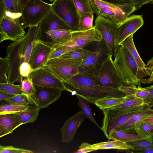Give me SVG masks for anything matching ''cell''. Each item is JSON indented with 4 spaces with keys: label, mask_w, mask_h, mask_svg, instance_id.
I'll use <instances>...</instances> for the list:
<instances>
[{
    "label": "cell",
    "mask_w": 153,
    "mask_h": 153,
    "mask_svg": "<svg viewBox=\"0 0 153 153\" xmlns=\"http://www.w3.org/2000/svg\"><path fill=\"white\" fill-rule=\"evenodd\" d=\"M52 10L67 25L72 31L78 30L79 15L72 0H54Z\"/></svg>",
    "instance_id": "obj_10"
},
{
    "label": "cell",
    "mask_w": 153,
    "mask_h": 153,
    "mask_svg": "<svg viewBox=\"0 0 153 153\" xmlns=\"http://www.w3.org/2000/svg\"><path fill=\"white\" fill-rule=\"evenodd\" d=\"M117 24L101 16H97L94 26L101 34L107 49V54L114 55V34Z\"/></svg>",
    "instance_id": "obj_15"
},
{
    "label": "cell",
    "mask_w": 153,
    "mask_h": 153,
    "mask_svg": "<svg viewBox=\"0 0 153 153\" xmlns=\"http://www.w3.org/2000/svg\"><path fill=\"white\" fill-rule=\"evenodd\" d=\"M22 125L19 113L0 115V137L11 133Z\"/></svg>",
    "instance_id": "obj_19"
},
{
    "label": "cell",
    "mask_w": 153,
    "mask_h": 153,
    "mask_svg": "<svg viewBox=\"0 0 153 153\" xmlns=\"http://www.w3.org/2000/svg\"><path fill=\"white\" fill-rule=\"evenodd\" d=\"M0 90L15 95L23 93L21 85L9 83H0Z\"/></svg>",
    "instance_id": "obj_38"
},
{
    "label": "cell",
    "mask_w": 153,
    "mask_h": 153,
    "mask_svg": "<svg viewBox=\"0 0 153 153\" xmlns=\"http://www.w3.org/2000/svg\"><path fill=\"white\" fill-rule=\"evenodd\" d=\"M149 92L147 96L143 99L144 104H146L149 102L153 98V85L146 87Z\"/></svg>",
    "instance_id": "obj_48"
},
{
    "label": "cell",
    "mask_w": 153,
    "mask_h": 153,
    "mask_svg": "<svg viewBox=\"0 0 153 153\" xmlns=\"http://www.w3.org/2000/svg\"><path fill=\"white\" fill-rule=\"evenodd\" d=\"M83 60L57 57L49 60L43 65L62 82L79 73Z\"/></svg>",
    "instance_id": "obj_8"
},
{
    "label": "cell",
    "mask_w": 153,
    "mask_h": 153,
    "mask_svg": "<svg viewBox=\"0 0 153 153\" xmlns=\"http://www.w3.org/2000/svg\"><path fill=\"white\" fill-rule=\"evenodd\" d=\"M146 104L150 108L153 107V98L149 102Z\"/></svg>",
    "instance_id": "obj_55"
},
{
    "label": "cell",
    "mask_w": 153,
    "mask_h": 153,
    "mask_svg": "<svg viewBox=\"0 0 153 153\" xmlns=\"http://www.w3.org/2000/svg\"><path fill=\"white\" fill-rule=\"evenodd\" d=\"M51 10V4L42 0H28L23 7L19 22L24 29L37 26Z\"/></svg>",
    "instance_id": "obj_7"
},
{
    "label": "cell",
    "mask_w": 153,
    "mask_h": 153,
    "mask_svg": "<svg viewBox=\"0 0 153 153\" xmlns=\"http://www.w3.org/2000/svg\"><path fill=\"white\" fill-rule=\"evenodd\" d=\"M40 36L45 32L58 30H69L67 25L52 10L39 24Z\"/></svg>",
    "instance_id": "obj_18"
},
{
    "label": "cell",
    "mask_w": 153,
    "mask_h": 153,
    "mask_svg": "<svg viewBox=\"0 0 153 153\" xmlns=\"http://www.w3.org/2000/svg\"><path fill=\"white\" fill-rule=\"evenodd\" d=\"M85 118L83 113L80 110L66 120L60 130L62 135L61 142L69 143L72 140L76 130Z\"/></svg>",
    "instance_id": "obj_17"
},
{
    "label": "cell",
    "mask_w": 153,
    "mask_h": 153,
    "mask_svg": "<svg viewBox=\"0 0 153 153\" xmlns=\"http://www.w3.org/2000/svg\"><path fill=\"white\" fill-rule=\"evenodd\" d=\"M92 11L101 16L118 24L136 10L134 5L117 6L100 0H89Z\"/></svg>",
    "instance_id": "obj_6"
},
{
    "label": "cell",
    "mask_w": 153,
    "mask_h": 153,
    "mask_svg": "<svg viewBox=\"0 0 153 153\" xmlns=\"http://www.w3.org/2000/svg\"><path fill=\"white\" fill-rule=\"evenodd\" d=\"M126 100L123 102L111 108L132 107L144 104L143 99L136 98L134 94L126 95Z\"/></svg>",
    "instance_id": "obj_37"
},
{
    "label": "cell",
    "mask_w": 153,
    "mask_h": 153,
    "mask_svg": "<svg viewBox=\"0 0 153 153\" xmlns=\"http://www.w3.org/2000/svg\"><path fill=\"white\" fill-rule=\"evenodd\" d=\"M9 68L7 56L0 57V83H8Z\"/></svg>",
    "instance_id": "obj_39"
},
{
    "label": "cell",
    "mask_w": 153,
    "mask_h": 153,
    "mask_svg": "<svg viewBox=\"0 0 153 153\" xmlns=\"http://www.w3.org/2000/svg\"><path fill=\"white\" fill-rule=\"evenodd\" d=\"M147 105L140 108L139 106L108 108L102 110L104 114L102 125L100 129L108 138L110 132L115 130L120 125Z\"/></svg>",
    "instance_id": "obj_5"
},
{
    "label": "cell",
    "mask_w": 153,
    "mask_h": 153,
    "mask_svg": "<svg viewBox=\"0 0 153 153\" xmlns=\"http://www.w3.org/2000/svg\"><path fill=\"white\" fill-rule=\"evenodd\" d=\"M6 12V6L4 0L0 1V20L5 16Z\"/></svg>",
    "instance_id": "obj_50"
},
{
    "label": "cell",
    "mask_w": 153,
    "mask_h": 153,
    "mask_svg": "<svg viewBox=\"0 0 153 153\" xmlns=\"http://www.w3.org/2000/svg\"><path fill=\"white\" fill-rule=\"evenodd\" d=\"M134 128L136 133L139 136L153 142L152 136L153 133V124L140 122L135 124Z\"/></svg>",
    "instance_id": "obj_28"
},
{
    "label": "cell",
    "mask_w": 153,
    "mask_h": 153,
    "mask_svg": "<svg viewBox=\"0 0 153 153\" xmlns=\"http://www.w3.org/2000/svg\"><path fill=\"white\" fill-rule=\"evenodd\" d=\"M40 38V30L39 25L29 27L24 36L22 53L24 62H29L30 55L35 41Z\"/></svg>",
    "instance_id": "obj_20"
},
{
    "label": "cell",
    "mask_w": 153,
    "mask_h": 153,
    "mask_svg": "<svg viewBox=\"0 0 153 153\" xmlns=\"http://www.w3.org/2000/svg\"><path fill=\"white\" fill-rule=\"evenodd\" d=\"M103 1L117 6L134 5L131 0H100Z\"/></svg>",
    "instance_id": "obj_44"
},
{
    "label": "cell",
    "mask_w": 153,
    "mask_h": 153,
    "mask_svg": "<svg viewBox=\"0 0 153 153\" xmlns=\"http://www.w3.org/2000/svg\"><path fill=\"white\" fill-rule=\"evenodd\" d=\"M28 0H4L6 12L5 16L19 22L23 7Z\"/></svg>",
    "instance_id": "obj_25"
},
{
    "label": "cell",
    "mask_w": 153,
    "mask_h": 153,
    "mask_svg": "<svg viewBox=\"0 0 153 153\" xmlns=\"http://www.w3.org/2000/svg\"><path fill=\"white\" fill-rule=\"evenodd\" d=\"M93 52L83 48H78L66 52L59 57L64 59H84L92 55Z\"/></svg>",
    "instance_id": "obj_30"
},
{
    "label": "cell",
    "mask_w": 153,
    "mask_h": 153,
    "mask_svg": "<svg viewBox=\"0 0 153 153\" xmlns=\"http://www.w3.org/2000/svg\"><path fill=\"white\" fill-rule=\"evenodd\" d=\"M16 95L0 90V101L12 98Z\"/></svg>",
    "instance_id": "obj_49"
},
{
    "label": "cell",
    "mask_w": 153,
    "mask_h": 153,
    "mask_svg": "<svg viewBox=\"0 0 153 153\" xmlns=\"http://www.w3.org/2000/svg\"><path fill=\"white\" fill-rule=\"evenodd\" d=\"M72 31L70 30H58L45 32L40 36L48 39L46 41L50 42L54 46L63 44L69 40L71 37Z\"/></svg>",
    "instance_id": "obj_22"
},
{
    "label": "cell",
    "mask_w": 153,
    "mask_h": 153,
    "mask_svg": "<svg viewBox=\"0 0 153 153\" xmlns=\"http://www.w3.org/2000/svg\"><path fill=\"white\" fill-rule=\"evenodd\" d=\"M137 152L145 153H153V148L148 149L140 151Z\"/></svg>",
    "instance_id": "obj_54"
},
{
    "label": "cell",
    "mask_w": 153,
    "mask_h": 153,
    "mask_svg": "<svg viewBox=\"0 0 153 153\" xmlns=\"http://www.w3.org/2000/svg\"><path fill=\"white\" fill-rule=\"evenodd\" d=\"M112 56L107 54L99 67L85 75L99 85L118 89L124 83L118 74Z\"/></svg>",
    "instance_id": "obj_4"
},
{
    "label": "cell",
    "mask_w": 153,
    "mask_h": 153,
    "mask_svg": "<svg viewBox=\"0 0 153 153\" xmlns=\"http://www.w3.org/2000/svg\"><path fill=\"white\" fill-rule=\"evenodd\" d=\"M133 34L123 41L120 45L126 47L129 51L130 54L135 60L141 72L145 77L150 76L146 65L140 57L136 49L133 40Z\"/></svg>",
    "instance_id": "obj_23"
},
{
    "label": "cell",
    "mask_w": 153,
    "mask_h": 153,
    "mask_svg": "<svg viewBox=\"0 0 153 153\" xmlns=\"http://www.w3.org/2000/svg\"><path fill=\"white\" fill-rule=\"evenodd\" d=\"M53 47L50 42L40 39L35 41L29 61L32 70L43 66L48 60Z\"/></svg>",
    "instance_id": "obj_12"
},
{
    "label": "cell",
    "mask_w": 153,
    "mask_h": 153,
    "mask_svg": "<svg viewBox=\"0 0 153 153\" xmlns=\"http://www.w3.org/2000/svg\"><path fill=\"white\" fill-rule=\"evenodd\" d=\"M36 90L35 96L37 108L41 109L46 108L59 99L62 89L35 86Z\"/></svg>",
    "instance_id": "obj_16"
},
{
    "label": "cell",
    "mask_w": 153,
    "mask_h": 153,
    "mask_svg": "<svg viewBox=\"0 0 153 153\" xmlns=\"http://www.w3.org/2000/svg\"><path fill=\"white\" fill-rule=\"evenodd\" d=\"M136 10H139L143 5L147 4H153V0H131Z\"/></svg>",
    "instance_id": "obj_47"
},
{
    "label": "cell",
    "mask_w": 153,
    "mask_h": 153,
    "mask_svg": "<svg viewBox=\"0 0 153 153\" xmlns=\"http://www.w3.org/2000/svg\"><path fill=\"white\" fill-rule=\"evenodd\" d=\"M144 24L143 15H133L117 24L114 34V55L121 43Z\"/></svg>",
    "instance_id": "obj_11"
},
{
    "label": "cell",
    "mask_w": 153,
    "mask_h": 153,
    "mask_svg": "<svg viewBox=\"0 0 153 153\" xmlns=\"http://www.w3.org/2000/svg\"><path fill=\"white\" fill-rule=\"evenodd\" d=\"M33 107L29 105H22L10 103L3 104L0 105V115L11 113H19Z\"/></svg>",
    "instance_id": "obj_33"
},
{
    "label": "cell",
    "mask_w": 153,
    "mask_h": 153,
    "mask_svg": "<svg viewBox=\"0 0 153 153\" xmlns=\"http://www.w3.org/2000/svg\"><path fill=\"white\" fill-rule=\"evenodd\" d=\"M91 145L87 142H84L81 144L79 147V149L76 153H85L94 151L91 147Z\"/></svg>",
    "instance_id": "obj_46"
},
{
    "label": "cell",
    "mask_w": 153,
    "mask_h": 153,
    "mask_svg": "<svg viewBox=\"0 0 153 153\" xmlns=\"http://www.w3.org/2000/svg\"><path fill=\"white\" fill-rule=\"evenodd\" d=\"M78 101L77 104L81 108L85 118L90 120L93 123L97 126L100 129L101 127L99 125L94 118L91 109L89 106V102L83 97L78 95H76Z\"/></svg>",
    "instance_id": "obj_34"
},
{
    "label": "cell",
    "mask_w": 153,
    "mask_h": 153,
    "mask_svg": "<svg viewBox=\"0 0 153 153\" xmlns=\"http://www.w3.org/2000/svg\"><path fill=\"white\" fill-rule=\"evenodd\" d=\"M146 65L150 75L151 73L153 72V57L147 61Z\"/></svg>",
    "instance_id": "obj_51"
},
{
    "label": "cell",
    "mask_w": 153,
    "mask_h": 153,
    "mask_svg": "<svg viewBox=\"0 0 153 153\" xmlns=\"http://www.w3.org/2000/svg\"><path fill=\"white\" fill-rule=\"evenodd\" d=\"M79 16L93 12L89 0H72Z\"/></svg>",
    "instance_id": "obj_40"
},
{
    "label": "cell",
    "mask_w": 153,
    "mask_h": 153,
    "mask_svg": "<svg viewBox=\"0 0 153 153\" xmlns=\"http://www.w3.org/2000/svg\"><path fill=\"white\" fill-rule=\"evenodd\" d=\"M149 92L146 87L142 88L139 86L136 88L134 95L136 98L143 99Z\"/></svg>",
    "instance_id": "obj_45"
},
{
    "label": "cell",
    "mask_w": 153,
    "mask_h": 153,
    "mask_svg": "<svg viewBox=\"0 0 153 153\" xmlns=\"http://www.w3.org/2000/svg\"><path fill=\"white\" fill-rule=\"evenodd\" d=\"M91 148L94 151L104 149H114L120 150L131 149L132 147L126 142L118 140L104 142L91 145Z\"/></svg>",
    "instance_id": "obj_26"
},
{
    "label": "cell",
    "mask_w": 153,
    "mask_h": 153,
    "mask_svg": "<svg viewBox=\"0 0 153 153\" xmlns=\"http://www.w3.org/2000/svg\"><path fill=\"white\" fill-rule=\"evenodd\" d=\"M32 151L22 148H18L11 146H0V153H32Z\"/></svg>",
    "instance_id": "obj_42"
},
{
    "label": "cell",
    "mask_w": 153,
    "mask_h": 153,
    "mask_svg": "<svg viewBox=\"0 0 153 153\" xmlns=\"http://www.w3.org/2000/svg\"><path fill=\"white\" fill-rule=\"evenodd\" d=\"M102 56L100 51L93 52L92 55L83 60L79 68V73L86 74L97 69Z\"/></svg>",
    "instance_id": "obj_24"
},
{
    "label": "cell",
    "mask_w": 153,
    "mask_h": 153,
    "mask_svg": "<svg viewBox=\"0 0 153 153\" xmlns=\"http://www.w3.org/2000/svg\"><path fill=\"white\" fill-rule=\"evenodd\" d=\"M40 110L36 107H33L19 113L22 125L32 123L36 121Z\"/></svg>",
    "instance_id": "obj_32"
},
{
    "label": "cell",
    "mask_w": 153,
    "mask_h": 153,
    "mask_svg": "<svg viewBox=\"0 0 153 153\" xmlns=\"http://www.w3.org/2000/svg\"><path fill=\"white\" fill-rule=\"evenodd\" d=\"M153 82V72L150 74L149 78L144 79V83L150 84Z\"/></svg>",
    "instance_id": "obj_53"
},
{
    "label": "cell",
    "mask_w": 153,
    "mask_h": 153,
    "mask_svg": "<svg viewBox=\"0 0 153 153\" xmlns=\"http://www.w3.org/2000/svg\"><path fill=\"white\" fill-rule=\"evenodd\" d=\"M25 33L24 29L16 20L5 16L0 20V43L6 40L18 41Z\"/></svg>",
    "instance_id": "obj_13"
},
{
    "label": "cell",
    "mask_w": 153,
    "mask_h": 153,
    "mask_svg": "<svg viewBox=\"0 0 153 153\" xmlns=\"http://www.w3.org/2000/svg\"><path fill=\"white\" fill-rule=\"evenodd\" d=\"M94 13L88 12L79 16L78 30L86 31L93 27Z\"/></svg>",
    "instance_id": "obj_35"
},
{
    "label": "cell",
    "mask_w": 153,
    "mask_h": 153,
    "mask_svg": "<svg viewBox=\"0 0 153 153\" xmlns=\"http://www.w3.org/2000/svg\"><path fill=\"white\" fill-rule=\"evenodd\" d=\"M29 77L35 86L59 88L65 90L62 82L44 65L32 70Z\"/></svg>",
    "instance_id": "obj_14"
},
{
    "label": "cell",
    "mask_w": 153,
    "mask_h": 153,
    "mask_svg": "<svg viewBox=\"0 0 153 153\" xmlns=\"http://www.w3.org/2000/svg\"><path fill=\"white\" fill-rule=\"evenodd\" d=\"M24 36L17 41L11 42L7 48L9 68L8 83L22 82L23 78L20 75L19 68L24 62L22 49Z\"/></svg>",
    "instance_id": "obj_9"
},
{
    "label": "cell",
    "mask_w": 153,
    "mask_h": 153,
    "mask_svg": "<svg viewBox=\"0 0 153 153\" xmlns=\"http://www.w3.org/2000/svg\"><path fill=\"white\" fill-rule=\"evenodd\" d=\"M108 139L127 142L145 139L136 133L126 132L123 131H112L110 132Z\"/></svg>",
    "instance_id": "obj_27"
},
{
    "label": "cell",
    "mask_w": 153,
    "mask_h": 153,
    "mask_svg": "<svg viewBox=\"0 0 153 153\" xmlns=\"http://www.w3.org/2000/svg\"><path fill=\"white\" fill-rule=\"evenodd\" d=\"M141 122L153 124V113L147 118Z\"/></svg>",
    "instance_id": "obj_52"
},
{
    "label": "cell",
    "mask_w": 153,
    "mask_h": 153,
    "mask_svg": "<svg viewBox=\"0 0 153 153\" xmlns=\"http://www.w3.org/2000/svg\"><path fill=\"white\" fill-rule=\"evenodd\" d=\"M5 100L10 104L22 105H28L32 104L28 97L24 93L16 95L13 97Z\"/></svg>",
    "instance_id": "obj_41"
},
{
    "label": "cell",
    "mask_w": 153,
    "mask_h": 153,
    "mask_svg": "<svg viewBox=\"0 0 153 153\" xmlns=\"http://www.w3.org/2000/svg\"><path fill=\"white\" fill-rule=\"evenodd\" d=\"M126 99V96L122 97H105L96 101L95 105L102 110L120 104L125 101Z\"/></svg>",
    "instance_id": "obj_29"
},
{
    "label": "cell",
    "mask_w": 153,
    "mask_h": 153,
    "mask_svg": "<svg viewBox=\"0 0 153 153\" xmlns=\"http://www.w3.org/2000/svg\"><path fill=\"white\" fill-rule=\"evenodd\" d=\"M32 71L31 66L29 62H23L19 68V72L22 78L29 77Z\"/></svg>",
    "instance_id": "obj_43"
},
{
    "label": "cell",
    "mask_w": 153,
    "mask_h": 153,
    "mask_svg": "<svg viewBox=\"0 0 153 153\" xmlns=\"http://www.w3.org/2000/svg\"><path fill=\"white\" fill-rule=\"evenodd\" d=\"M132 147L131 149L137 152L138 151L153 148V142H151L145 139L126 143Z\"/></svg>",
    "instance_id": "obj_36"
},
{
    "label": "cell",
    "mask_w": 153,
    "mask_h": 153,
    "mask_svg": "<svg viewBox=\"0 0 153 153\" xmlns=\"http://www.w3.org/2000/svg\"><path fill=\"white\" fill-rule=\"evenodd\" d=\"M62 82L65 90L71 92L72 95L80 96L94 104L96 101L103 98L126 96L118 89L99 85L85 74L80 73Z\"/></svg>",
    "instance_id": "obj_1"
},
{
    "label": "cell",
    "mask_w": 153,
    "mask_h": 153,
    "mask_svg": "<svg viewBox=\"0 0 153 153\" xmlns=\"http://www.w3.org/2000/svg\"><path fill=\"white\" fill-rule=\"evenodd\" d=\"M152 142H153V133L152 136Z\"/></svg>",
    "instance_id": "obj_56"
},
{
    "label": "cell",
    "mask_w": 153,
    "mask_h": 153,
    "mask_svg": "<svg viewBox=\"0 0 153 153\" xmlns=\"http://www.w3.org/2000/svg\"><path fill=\"white\" fill-rule=\"evenodd\" d=\"M114 56V63L124 85L139 86L144 83L145 76L126 47L120 46Z\"/></svg>",
    "instance_id": "obj_2"
},
{
    "label": "cell",
    "mask_w": 153,
    "mask_h": 153,
    "mask_svg": "<svg viewBox=\"0 0 153 153\" xmlns=\"http://www.w3.org/2000/svg\"><path fill=\"white\" fill-rule=\"evenodd\" d=\"M102 39L101 34L94 26L86 31H72L71 37L69 40L62 44L54 46L48 60L59 57L68 51L83 48L88 44L100 42Z\"/></svg>",
    "instance_id": "obj_3"
},
{
    "label": "cell",
    "mask_w": 153,
    "mask_h": 153,
    "mask_svg": "<svg viewBox=\"0 0 153 153\" xmlns=\"http://www.w3.org/2000/svg\"><path fill=\"white\" fill-rule=\"evenodd\" d=\"M21 82L23 93L28 97L32 104L36 106L35 96L36 92L35 85L29 77H25Z\"/></svg>",
    "instance_id": "obj_31"
},
{
    "label": "cell",
    "mask_w": 153,
    "mask_h": 153,
    "mask_svg": "<svg viewBox=\"0 0 153 153\" xmlns=\"http://www.w3.org/2000/svg\"><path fill=\"white\" fill-rule=\"evenodd\" d=\"M152 113L153 109L148 106L134 114L115 130L112 131H123L127 132L136 133L134 128L135 125L147 118Z\"/></svg>",
    "instance_id": "obj_21"
}]
</instances>
